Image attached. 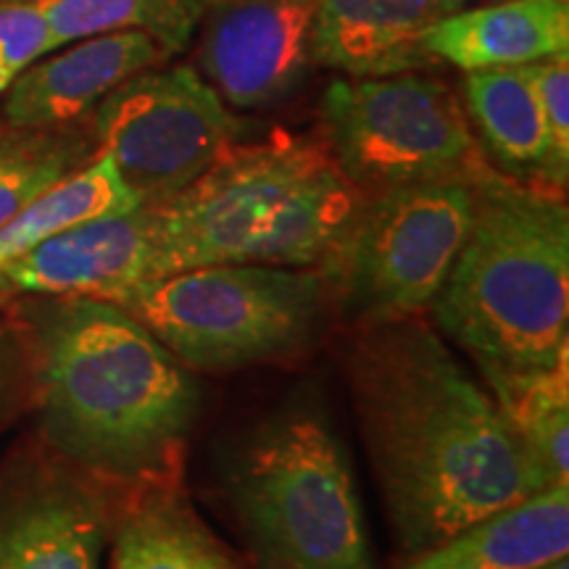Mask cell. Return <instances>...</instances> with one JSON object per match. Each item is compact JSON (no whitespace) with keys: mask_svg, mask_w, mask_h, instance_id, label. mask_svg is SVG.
<instances>
[{"mask_svg":"<svg viewBox=\"0 0 569 569\" xmlns=\"http://www.w3.org/2000/svg\"><path fill=\"white\" fill-rule=\"evenodd\" d=\"M343 367L407 557L538 493L493 393L422 317L361 322L348 338Z\"/></svg>","mask_w":569,"mask_h":569,"instance_id":"1","label":"cell"},{"mask_svg":"<svg viewBox=\"0 0 569 569\" xmlns=\"http://www.w3.org/2000/svg\"><path fill=\"white\" fill-rule=\"evenodd\" d=\"M38 361V436L71 465L130 490L182 480L201 390L146 325L92 296H19Z\"/></svg>","mask_w":569,"mask_h":569,"instance_id":"2","label":"cell"},{"mask_svg":"<svg viewBox=\"0 0 569 569\" xmlns=\"http://www.w3.org/2000/svg\"><path fill=\"white\" fill-rule=\"evenodd\" d=\"M361 201L322 134L238 140L156 206L148 280L213 264L315 269L330 280Z\"/></svg>","mask_w":569,"mask_h":569,"instance_id":"3","label":"cell"},{"mask_svg":"<svg viewBox=\"0 0 569 569\" xmlns=\"http://www.w3.org/2000/svg\"><path fill=\"white\" fill-rule=\"evenodd\" d=\"M430 317L501 396L567 365L569 211L565 193L486 169L472 224Z\"/></svg>","mask_w":569,"mask_h":569,"instance_id":"4","label":"cell"},{"mask_svg":"<svg viewBox=\"0 0 569 569\" xmlns=\"http://www.w3.org/2000/svg\"><path fill=\"white\" fill-rule=\"evenodd\" d=\"M222 478L256 569H375L351 461L306 398L243 436Z\"/></svg>","mask_w":569,"mask_h":569,"instance_id":"5","label":"cell"},{"mask_svg":"<svg viewBox=\"0 0 569 569\" xmlns=\"http://www.w3.org/2000/svg\"><path fill=\"white\" fill-rule=\"evenodd\" d=\"M330 296V280L315 269L213 264L134 282L113 303L184 367L219 375L303 351Z\"/></svg>","mask_w":569,"mask_h":569,"instance_id":"6","label":"cell"},{"mask_svg":"<svg viewBox=\"0 0 569 569\" xmlns=\"http://www.w3.org/2000/svg\"><path fill=\"white\" fill-rule=\"evenodd\" d=\"M319 111L322 138L361 196L488 167L461 98L419 71L336 80Z\"/></svg>","mask_w":569,"mask_h":569,"instance_id":"7","label":"cell"},{"mask_svg":"<svg viewBox=\"0 0 569 569\" xmlns=\"http://www.w3.org/2000/svg\"><path fill=\"white\" fill-rule=\"evenodd\" d=\"M478 177L365 196L330 274L336 298L359 325L430 309L467 240Z\"/></svg>","mask_w":569,"mask_h":569,"instance_id":"8","label":"cell"},{"mask_svg":"<svg viewBox=\"0 0 569 569\" xmlns=\"http://www.w3.org/2000/svg\"><path fill=\"white\" fill-rule=\"evenodd\" d=\"M96 153L109 156L142 206L172 201L196 182L246 122L193 67L146 69L92 109Z\"/></svg>","mask_w":569,"mask_h":569,"instance_id":"9","label":"cell"},{"mask_svg":"<svg viewBox=\"0 0 569 569\" xmlns=\"http://www.w3.org/2000/svg\"><path fill=\"white\" fill-rule=\"evenodd\" d=\"M122 488L30 432L0 459V569H98Z\"/></svg>","mask_w":569,"mask_h":569,"instance_id":"10","label":"cell"},{"mask_svg":"<svg viewBox=\"0 0 569 569\" xmlns=\"http://www.w3.org/2000/svg\"><path fill=\"white\" fill-rule=\"evenodd\" d=\"M317 6L319 0H209L196 71L230 109H274L315 67Z\"/></svg>","mask_w":569,"mask_h":569,"instance_id":"11","label":"cell"},{"mask_svg":"<svg viewBox=\"0 0 569 569\" xmlns=\"http://www.w3.org/2000/svg\"><path fill=\"white\" fill-rule=\"evenodd\" d=\"M156 251V209L90 219L42 240L6 274L19 296H92L113 301L122 290L151 277Z\"/></svg>","mask_w":569,"mask_h":569,"instance_id":"12","label":"cell"},{"mask_svg":"<svg viewBox=\"0 0 569 569\" xmlns=\"http://www.w3.org/2000/svg\"><path fill=\"white\" fill-rule=\"evenodd\" d=\"M172 59L146 32L124 30L77 40L67 51L42 56L9 84L3 119L19 130H48L80 122L124 80Z\"/></svg>","mask_w":569,"mask_h":569,"instance_id":"13","label":"cell"},{"mask_svg":"<svg viewBox=\"0 0 569 569\" xmlns=\"http://www.w3.org/2000/svg\"><path fill=\"white\" fill-rule=\"evenodd\" d=\"M443 17L440 0H319L311 24V61L348 77H390L438 67L425 38Z\"/></svg>","mask_w":569,"mask_h":569,"instance_id":"14","label":"cell"},{"mask_svg":"<svg viewBox=\"0 0 569 569\" xmlns=\"http://www.w3.org/2000/svg\"><path fill=\"white\" fill-rule=\"evenodd\" d=\"M109 546L111 569H248L198 517L182 480L122 490Z\"/></svg>","mask_w":569,"mask_h":569,"instance_id":"15","label":"cell"},{"mask_svg":"<svg viewBox=\"0 0 569 569\" xmlns=\"http://www.w3.org/2000/svg\"><path fill=\"white\" fill-rule=\"evenodd\" d=\"M438 61L475 71L522 67L569 51L567 0H503L446 13L425 38Z\"/></svg>","mask_w":569,"mask_h":569,"instance_id":"16","label":"cell"},{"mask_svg":"<svg viewBox=\"0 0 569 569\" xmlns=\"http://www.w3.org/2000/svg\"><path fill=\"white\" fill-rule=\"evenodd\" d=\"M567 553L569 486H557L407 557L398 569H538Z\"/></svg>","mask_w":569,"mask_h":569,"instance_id":"17","label":"cell"},{"mask_svg":"<svg viewBox=\"0 0 569 569\" xmlns=\"http://www.w3.org/2000/svg\"><path fill=\"white\" fill-rule=\"evenodd\" d=\"M465 101L467 117L475 119L490 156L515 177L536 174L540 180L546 124L528 63L467 71Z\"/></svg>","mask_w":569,"mask_h":569,"instance_id":"18","label":"cell"},{"mask_svg":"<svg viewBox=\"0 0 569 569\" xmlns=\"http://www.w3.org/2000/svg\"><path fill=\"white\" fill-rule=\"evenodd\" d=\"M140 206V198L127 188L109 156L96 153V159L51 184L9 224L0 227V267L11 264L63 230L109 213L134 211Z\"/></svg>","mask_w":569,"mask_h":569,"instance_id":"19","label":"cell"},{"mask_svg":"<svg viewBox=\"0 0 569 569\" xmlns=\"http://www.w3.org/2000/svg\"><path fill=\"white\" fill-rule=\"evenodd\" d=\"M56 48L96 34L138 30L169 56L193 42L209 0H32Z\"/></svg>","mask_w":569,"mask_h":569,"instance_id":"20","label":"cell"},{"mask_svg":"<svg viewBox=\"0 0 569 569\" xmlns=\"http://www.w3.org/2000/svg\"><path fill=\"white\" fill-rule=\"evenodd\" d=\"M493 398L522 446L538 493L569 486V361Z\"/></svg>","mask_w":569,"mask_h":569,"instance_id":"21","label":"cell"},{"mask_svg":"<svg viewBox=\"0 0 569 569\" xmlns=\"http://www.w3.org/2000/svg\"><path fill=\"white\" fill-rule=\"evenodd\" d=\"M96 159V140L69 127L0 134V227L51 184Z\"/></svg>","mask_w":569,"mask_h":569,"instance_id":"22","label":"cell"},{"mask_svg":"<svg viewBox=\"0 0 569 569\" xmlns=\"http://www.w3.org/2000/svg\"><path fill=\"white\" fill-rule=\"evenodd\" d=\"M546 124V159L538 184L565 193L569 180V51L528 63Z\"/></svg>","mask_w":569,"mask_h":569,"instance_id":"23","label":"cell"},{"mask_svg":"<svg viewBox=\"0 0 569 569\" xmlns=\"http://www.w3.org/2000/svg\"><path fill=\"white\" fill-rule=\"evenodd\" d=\"M38 403V361L27 325L11 306L0 309V432L32 415Z\"/></svg>","mask_w":569,"mask_h":569,"instance_id":"24","label":"cell"},{"mask_svg":"<svg viewBox=\"0 0 569 569\" xmlns=\"http://www.w3.org/2000/svg\"><path fill=\"white\" fill-rule=\"evenodd\" d=\"M53 51L46 19L32 0L0 3V92L42 56Z\"/></svg>","mask_w":569,"mask_h":569,"instance_id":"25","label":"cell"},{"mask_svg":"<svg viewBox=\"0 0 569 569\" xmlns=\"http://www.w3.org/2000/svg\"><path fill=\"white\" fill-rule=\"evenodd\" d=\"M13 298H19L17 284L11 282V277L6 274L3 267H0V309H3V306H9Z\"/></svg>","mask_w":569,"mask_h":569,"instance_id":"26","label":"cell"},{"mask_svg":"<svg viewBox=\"0 0 569 569\" xmlns=\"http://www.w3.org/2000/svg\"><path fill=\"white\" fill-rule=\"evenodd\" d=\"M465 3H469V0H440V6H443L446 13H453V9H461Z\"/></svg>","mask_w":569,"mask_h":569,"instance_id":"27","label":"cell"},{"mask_svg":"<svg viewBox=\"0 0 569 569\" xmlns=\"http://www.w3.org/2000/svg\"><path fill=\"white\" fill-rule=\"evenodd\" d=\"M538 569H569V559L567 557L553 559V561H549V565H543V567H538Z\"/></svg>","mask_w":569,"mask_h":569,"instance_id":"28","label":"cell"}]
</instances>
